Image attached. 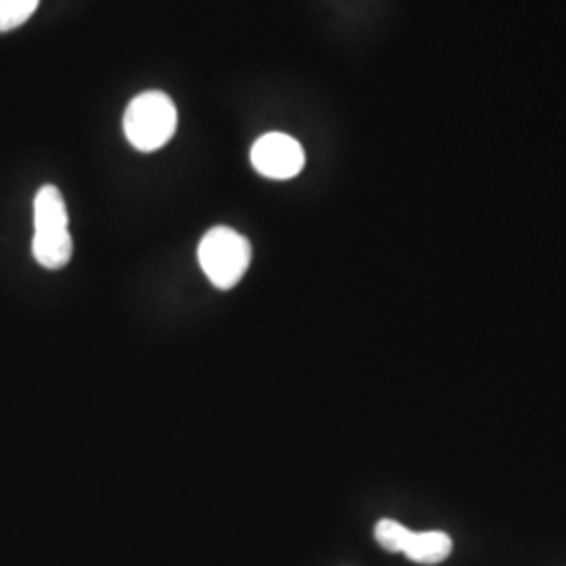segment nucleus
<instances>
[{
    "mask_svg": "<svg viewBox=\"0 0 566 566\" xmlns=\"http://www.w3.org/2000/svg\"><path fill=\"white\" fill-rule=\"evenodd\" d=\"M198 261L203 275L219 290H231L242 282L250 261V242L231 227L210 229L198 248Z\"/></svg>",
    "mask_w": 566,
    "mask_h": 566,
    "instance_id": "7ed1b4c3",
    "label": "nucleus"
},
{
    "mask_svg": "<svg viewBox=\"0 0 566 566\" xmlns=\"http://www.w3.org/2000/svg\"><path fill=\"white\" fill-rule=\"evenodd\" d=\"M250 160L259 175L273 181H287L301 175L304 149L301 143L285 133H266L252 145Z\"/></svg>",
    "mask_w": 566,
    "mask_h": 566,
    "instance_id": "20e7f679",
    "label": "nucleus"
},
{
    "mask_svg": "<svg viewBox=\"0 0 566 566\" xmlns=\"http://www.w3.org/2000/svg\"><path fill=\"white\" fill-rule=\"evenodd\" d=\"M74 243L70 235V219L60 189L44 185L34 200V242L32 254L44 269L57 271L70 263Z\"/></svg>",
    "mask_w": 566,
    "mask_h": 566,
    "instance_id": "f257e3e1",
    "label": "nucleus"
},
{
    "mask_svg": "<svg viewBox=\"0 0 566 566\" xmlns=\"http://www.w3.org/2000/svg\"><path fill=\"white\" fill-rule=\"evenodd\" d=\"M177 105L163 91H147L128 103L124 135L139 151H156L177 133Z\"/></svg>",
    "mask_w": 566,
    "mask_h": 566,
    "instance_id": "f03ea898",
    "label": "nucleus"
},
{
    "mask_svg": "<svg viewBox=\"0 0 566 566\" xmlns=\"http://www.w3.org/2000/svg\"><path fill=\"white\" fill-rule=\"evenodd\" d=\"M376 542L380 546L385 547L386 552H392V554H399L403 552L405 544L411 535V531L407 526L397 523V521H390V518H382L378 525H376Z\"/></svg>",
    "mask_w": 566,
    "mask_h": 566,
    "instance_id": "0eeeda50",
    "label": "nucleus"
},
{
    "mask_svg": "<svg viewBox=\"0 0 566 566\" xmlns=\"http://www.w3.org/2000/svg\"><path fill=\"white\" fill-rule=\"evenodd\" d=\"M41 0H0V32H11L32 18Z\"/></svg>",
    "mask_w": 566,
    "mask_h": 566,
    "instance_id": "423d86ee",
    "label": "nucleus"
},
{
    "mask_svg": "<svg viewBox=\"0 0 566 566\" xmlns=\"http://www.w3.org/2000/svg\"><path fill=\"white\" fill-rule=\"evenodd\" d=\"M453 549L451 537L443 531H420L409 535L403 554L418 565H441Z\"/></svg>",
    "mask_w": 566,
    "mask_h": 566,
    "instance_id": "39448f33",
    "label": "nucleus"
}]
</instances>
